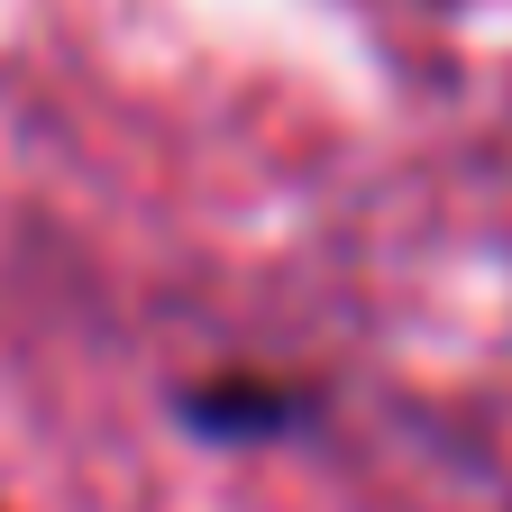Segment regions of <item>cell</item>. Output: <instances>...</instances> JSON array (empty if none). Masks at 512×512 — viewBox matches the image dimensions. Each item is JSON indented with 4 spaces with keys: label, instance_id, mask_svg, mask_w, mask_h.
<instances>
[{
    "label": "cell",
    "instance_id": "1",
    "mask_svg": "<svg viewBox=\"0 0 512 512\" xmlns=\"http://www.w3.org/2000/svg\"><path fill=\"white\" fill-rule=\"evenodd\" d=\"M183 421L202 430V439H220V448H256V439H293L311 421V394L284 384V375L229 366V375H211V384H192V394H183Z\"/></svg>",
    "mask_w": 512,
    "mask_h": 512
}]
</instances>
